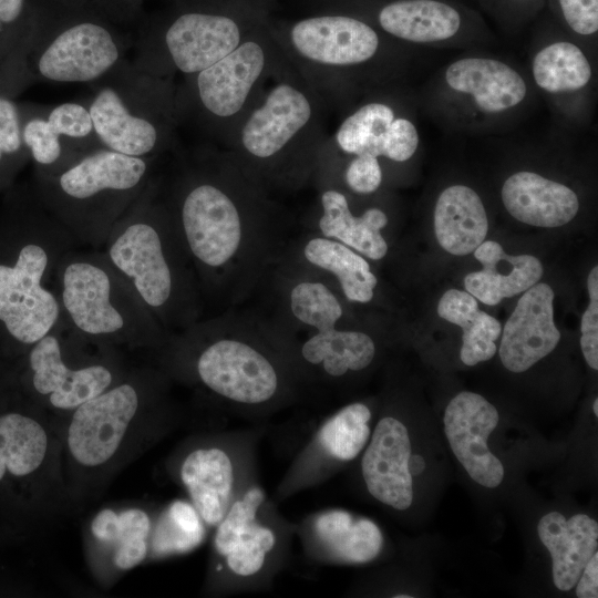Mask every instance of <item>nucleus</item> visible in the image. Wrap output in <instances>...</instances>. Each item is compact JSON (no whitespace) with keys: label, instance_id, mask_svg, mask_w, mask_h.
<instances>
[{"label":"nucleus","instance_id":"12","mask_svg":"<svg viewBox=\"0 0 598 598\" xmlns=\"http://www.w3.org/2000/svg\"><path fill=\"white\" fill-rule=\"evenodd\" d=\"M164 203L187 254L198 265L216 269L234 257L241 240L239 210L208 173L187 172Z\"/></svg>","mask_w":598,"mask_h":598},{"label":"nucleus","instance_id":"2","mask_svg":"<svg viewBox=\"0 0 598 598\" xmlns=\"http://www.w3.org/2000/svg\"><path fill=\"white\" fill-rule=\"evenodd\" d=\"M101 250L163 329L192 318L193 290L183 267L186 249L159 199L158 179L154 177L117 220Z\"/></svg>","mask_w":598,"mask_h":598},{"label":"nucleus","instance_id":"31","mask_svg":"<svg viewBox=\"0 0 598 598\" xmlns=\"http://www.w3.org/2000/svg\"><path fill=\"white\" fill-rule=\"evenodd\" d=\"M321 205L323 215L319 228L326 237L338 239L372 260L386 255L388 244L381 229L386 226L388 216L382 209L372 207L361 216H354L347 197L334 189L321 195Z\"/></svg>","mask_w":598,"mask_h":598},{"label":"nucleus","instance_id":"9","mask_svg":"<svg viewBox=\"0 0 598 598\" xmlns=\"http://www.w3.org/2000/svg\"><path fill=\"white\" fill-rule=\"evenodd\" d=\"M18 483L24 507L48 526L76 514L62 463L61 422L29 399L0 413V487Z\"/></svg>","mask_w":598,"mask_h":598},{"label":"nucleus","instance_id":"25","mask_svg":"<svg viewBox=\"0 0 598 598\" xmlns=\"http://www.w3.org/2000/svg\"><path fill=\"white\" fill-rule=\"evenodd\" d=\"M388 35L419 45L460 42L478 28V17L452 0H393L377 14Z\"/></svg>","mask_w":598,"mask_h":598},{"label":"nucleus","instance_id":"16","mask_svg":"<svg viewBox=\"0 0 598 598\" xmlns=\"http://www.w3.org/2000/svg\"><path fill=\"white\" fill-rule=\"evenodd\" d=\"M155 512L146 503L121 502L100 508L87 519L84 555L101 586H113L125 573L148 561Z\"/></svg>","mask_w":598,"mask_h":598},{"label":"nucleus","instance_id":"22","mask_svg":"<svg viewBox=\"0 0 598 598\" xmlns=\"http://www.w3.org/2000/svg\"><path fill=\"white\" fill-rule=\"evenodd\" d=\"M295 53L305 61L328 68L361 66L381 52L378 31L349 16H321L298 21L290 30Z\"/></svg>","mask_w":598,"mask_h":598},{"label":"nucleus","instance_id":"38","mask_svg":"<svg viewBox=\"0 0 598 598\" xmlns=\"http://www.w3.org/2000/svg\"><path fill=\"white\" fill-rule=\"evenodd\" d=\"M589 305L581 317L580 348L587 364L598 370V267L587 277Z\"/></svg>","mask_w":598,"mask_h":598},{"label":"nucleus","instance_id":"5","mask_svg":"<svg viewBox=\"0 0 598 598\" xmlns=\"http://www.w3.org/2000/svg\"><path fill=\"white\" fill-rule=\"evenodd\" d=\"M80 246L37 194L10 260H0V326L27 350L61 319L54 279L64 254Z\"/></svg>","mask_w":598,"mask_h":598},{"label":"nucleus","instance_id":"15","mask_svg":"<svg viewBox=\"0 0 598 598\" xmlns=\"http://www.w3.org/2000/svg\"><path fill=\"white\" fill-rule=\"evenodd\" d=\"M290 309L299 321L317 330L301 344V361L327 380L362 371L374 360L377 349L370 336L336 328L342 307L324 283L296 285L290 292Z\"/></svg>","mask_w":598,"mask_h":598},{"label":"nucleus","instance_id":"6","mask_svg":"<svg viewBox=\"0 0 598 598\" xmlns=\"http://www.w3.org/2000/svg\"><path fill=\"white\" fill-rule=\"evenodd\" d=\"M293 533L296 525L252 483L214 527L203 592L219 596L269 587L288 559Z\"/></svg>","mask_w":598,"mask_h":598},{"label":"nucleus","instance_id":"36","mask_svg":"<svg viewBox=\"0 0 598 598\" xmlns=\"http://www.w3.org/2000/svg\"><path fill=\"white\" fill-rule=\"evenodd\" d=\"M396 116L395 109L388 102H367L341 122L334 136L337 146L353 156L368 154L386 158L388 136Z\"/></svg>","mask_w":598,"mask_h":598},{"label":"nucleus","instance_id":"11","mask_svg":"<svg viewBox=\"0 0 598 598\" xmlns=\"http://www.w3.org/2000/svg\"><path fill=\"white\" fill-rule=\"evenodd\" d=\"M260 430L204 432L187 436L165 467L187 494L208 528L225 516L234 499L256 481Z\"/></svg>","mask_w":598,"mask_h":598},{"label":"nucleus","instance_id":"8","mask_svg":"<svg viewBox=\"0 0 598 598\" xmlns=\"http://www.w3.org/2000/svg\"><path fill=\"white\" fill-rule=\"evenodd\" d=\"M134 362L115 348L89 340L61 317L27 351V391L59 421L118 382Z\"/></svg>","mask_w":598,"mask_h":598},{"label":"nucleus","instance_id":"26","mask_svg":"<svg viewBox=\"0 0 598 598\" xmlns=\"http://www.w3.org/2000/svg\"><path fill=\"white\" fill-rule=\"evenodd\" d=\"M554 290L537 282L526 291L507 319L498 349L503 365L525 372L558 344L560 332L554 322Z\"/></svg>","mask_w":598,"mask_h":598},{"label":"nucleus","instance_id":"14","mask_svg":"<svg viewBox=\"0 0 598 598\" xmlns=\"http://www.w3.org/2000/svg\"><path fill=\"white\" fill-rule=\"evenodd\" d=\"M268 49L256 40H244L234 51L186 76L177 91V112L194 116L208 132L219 133L241 114L268 66Z\"/></svg>","mask_w":598,"mask_h":598},{"label":"nucleus","instance_id":"34","mask_svg":"<svg viewBox=\"0 0 598 598\" xmlns=\"http://www.w3.org/2000/svg\"><path fill=\"white\" fill-rule=\"evenodd\" d=\"M207 525L188 499H175L156 508L150 539L148 561L196 549L207 537Z\"/></svg>","mask_w":598,"mask_h":598},{"label":"nucleus","instance_id":"3","mask_svg":"<svg viewBox=\"0 0 598 598\" xmlns=\"http://www.w3.org/2000/svg\"><path fill=\"white\" fill-rule=\"evenodd\" d=\"M61 317L79 334L127 354L154 355L164 329L101 249L78 246L61 258L54 279Z\"/></svg>","mask_w":598,"mask_h":598},{"label":"nucleus","instance_id":"41","mask_svg":"<svg viewBox=\"0 0 598 598\" xmlns=\"http://www.w3.org/2000/svg\"><path fill=\"white\" fill-rule=\"evenodd\" d=\"M495 16L514 23L537 12L545 0H484Z\"/></svg>","mask_w":598,"mask_h":598},{"label":"nucleus","instance_id":"27","mask_svg":"<svg viewBox=\"0 0 598 598\" xmlns=\"http://www.w3.org/2000/svg\"><path fill=\"white\" fill-rule=\"evenodd\" d=\"M501 197L512 217L535 227L564 226L579 210V199L574 189L530 171L508 176L503 183Z\"/></svg>","mask_w":598,"mask_h":598},{"label":"nucleus","instance_id":"29","mask_svg":"<svg viewBox=\"0 0 598 598\" xmlns=\"http://www.w3.org/2000/svg\"><path fill=\"white\" fill-rule=\"evenodd\" d=\"M473 254L483 268L467 274L464 287L468 293L488 306L526 291L543 276L542 262L536 257L508 255L494 240H484Z\"/></svg>","mask_w":598,"mask_h":598},{"label":"nucleus","instance_id":"18","mask_svg":"<svg viewBox=\"0 0 598 598\" xmlns=\"http://www.w3.org/2000/svg\"><path fill=\"white\" fill-rule=\"evenodd\" d=\"M439 87L447 106L461 109L463 116L476 122L503 120L519 110L529 95L527 82L516 68L483 55L451 62Z\"/></svg>","mask_w":598,"mask_h":598},{"label":"nucleus","instance_id":"35","mask_svg":"<svg viewBox=\"0 0 598 598\" xmlns=\"http://www.w3.org/2000/svg\"><path fill=\"white\" fill-rule=\"evenodd\" d=\"M306 259L333 274L350 301L365 303L373 298L378 279L369 262L350 247L329 238H312L303 250Z\"/></svg>","mask_w":598,"mask_h":598},{"label":"nucleus","instance_id":"4","mask_svg":"<svg viewBox=\"0 0 598 598\" xmlns=\"http://www.w3.org/2000/svg\"><path fill=\"white\" fill-rule=\"evenodd\" d=\"M155 161L99 147L60 172H37L35 194L81 247L101 249L155 177Z\"/></svg>","mask_w":598,"mask_h":598},{"label":"nucleus","instance_id":"7","mask_svg":"<svg viewBox=\"0 0 598 598\" xmlns=\"http://www.w3.org/2000/svg\"><path fill=\"white\" fill-rule=\"evenodd\" d=\"M91 86L83 102L103 147L150 159L167 150L179 120L172 76L148 73L125 58Z\"/></svg>","mask_w":598,"mask_h":598},{"label":"nucleus","instance_id":"23","mask_svg":"<svg viewBox=\"0 0 598 598\" xmlns=\"http://www.w3.org/2000/svg\"><path fill=\"white\" fill-rule=\"evenodd\" d=\"M496 408L481 394L463 391L445 408L443 423L448 445L477 484L495 488L504 480V466L488 447V437L498 424Z\"/></svg>","mask_w":598,"mask_h":598},{"label":"nucleus","instance_id":"44","mask_svg":"<svg viewBox=\"0 0 598 598\" xmlns=\"http://www.w3.org/2000/svg\"><path fill=\"white\" fill-rule=\"evenodd\" d=\"M592 412L595 414V416H598V399L596 398L594 403H592Z\"/></svg>","mask_w":598,"mask_h":598},{"label":"nucleus","instance_id":"43","mask_svg":"<svg viewBox=\"0 0 598 598\" xmlns=\"http://www.w3.org/2000/svg\"><path fill=\"white\" fill-rule=\"evenodd\" d=\"M24 8V0H0V23L13 24L19 20Z\"/></svg>","mask_w":598,"mask_h":598},{"label":"nucleus","instance_id":"19","mask_svg":"<svg viewBox=\"0 0 598 598\" xmlns=\"http://www.w3.org/2000/svg\"><path fill=\"white\" fill-rule=\"evenodd\" d=\"M316 102L299 83L281 81L265 94L238 127L237 142L251 158L269 161L308 138L317 122Z\"/></svg>","mask_w":598,"mask_h":598},{"label":"nucleus","instance_id":"28","mask_svg":"<svg viewBox=\"0 0 598 598\" xmlns=\"http://www.w3.org/2000/svg\"><path fill=\"white\" fill-rule=\"evenodd\" d=\"M537 534L551 557L553 580L561 591L573 589L598 547V524L586 514L566 518L558 512L545 514Z\"/></svg>","mask_w":598,"mask_h":598},{"label":"nucleus","instance_id":"30","mask_svg":"<svg viewBox=\"0 0 598 598\" xmlns=\"http://www.w3.org/2000/svg\"><path fill=\"white\" fill-rule=\"evenodd\" d=\"M433 225L440 246L455 256L474 252L488 231L487 214L480 195L464 184L447 186L440 193Z\"/></svg>","mask_w":598,"mask_h":598},{"label":"nucleus","instance_id":"33","mask_svg":"<svg viewBox=\"0 0 598 598\" xmlns=\"http://www.w3.org/2000/svg\"><path fill=\"white\" fill-rule=\"evenodd\" d=\"M437 315L463 330L461 361L468 367L487 361L497 350L501 322L478 308L477 299L464 290L448 289L437 303Z\"/></svg>","mask_w":598,"mask_h":598},{"label":"nucleus","instance_id":"10","mask_svg":"<svg viewBox=\"0 0 598 598\" xmlns=\"http://www.w3.org/2000/svg\"><path fill=\"white\" fill-rule=\"evenodd\" d=\"M167 343L155 357L169 377L186 374L212 395L239 409L266 411L281 399L283 378L272 360L241 340Z\"/></svg>","mask_w":598,"mask_h":598},{"label":"nucleus","instance_id":"40","mask_svg":"<svg viewBox=\"0 0 598 598\" xmlns=\"http://www.w3.org/2000/svg\"><path fill=\"white\" fill-rule=\"evenodd\" d=\"M379 158L372 155H354L344 172L348 187L357 194L374 193L382 183Z\"/></svg>","mask_w":598,"mask_h":598},{"label":"nucleus","instance_id":"32","mask_svg":"<svg viewBox=\"0 0 598 598\" xmlns=\"http://www.w3.org/2000/svg\"><path fill=\"white\" fill-rule=\"evenodd\" d=\"M530 70L540 91L561 97L584 92L594 78L586 52L578 43L566 39L543 44L532 58Z\"/></svg>","mask_w":598,"mask_h":598},{"label":"nucleus","instance_id":"13","mask_svg":"<svg viewBox=\"0 0 598 598\" xmlns=\"http://www.w3.org/2000/svg\"><path fill=\"white\" fill-rule=\"evenodd\" d=\"M127 49L103 22L75 20L32 35L27 70L47 82L92 84L124 60Z\"/></svg>","mask_w":598,"mask_h":598},{"label":"nucleus","instance_id":"24","mask_svg":"<svg viewBox=\"0 0 598 598\" xmlns=\"http://www.w3.org/2000/svg\"><path fill=\"white\" fill-rule=\"evenodd\" d=\"M307 556L318 563L361 565L378 558L384 539L371 519L344 509H323L296 525Z\"/></svg>","mask_w":598,"mask_h":598},{"label":"nucleus","instance_id":"42","mask_svg":"<svg viewBox=\"0 0 598 598\" xmlns=\"http://www.w3.org/2000/svg\"><path fill=\"white\" fill-rule=\"evenodd\" d=\"M578 598L598 597V553L596 551L585 565L577 582Z\"/></svg>","mask_w":598,"mask_h":598},{"label":"nucleus","instance_id":"21","mask_svg":"<svg viewBox=\"0 0 598 598\" xmlns=\"http://www.w3.org/2000/svg\"><path fill=\"white\" fill-rule=\"evenodd\" d=\"M412 454L406 424L393 414L381 416L362 452L360 472L369 495L396 512H405L413 504Z\"/></svg>","mask_w":598,"mask_h":598},{"label":"nucleus","instance_id":"37","mask_svg":"<svg viewBox=\"0 0 598 598\" xmlns=\"http://www.w3.org/2000/svg\"><path fill=\"white\" fill-rule=\"evenodd\" d=\"M560 21L578 39L592 40L598 32V0H554Z\"/></svg>","mask_w":598,"mask_h":598},{"label":"nucleus","instance_id":"20","mask_svg":"<svg viewBox=\"0 0 598 598\" xmlns=\"http://www.w3.org/2000/svg\"><path fill=\"white\" fill-rule=\"evenodd\" d=\"M21 131L38 173L60 172L103 147L83 101L38 106L27 118H21Z\"/></svg>","mask_w":598,"mask_h":598},{"label":"nucleus","instance_id":"1","mask_svg":"<svg viewBox=\"0 0 598 598\" xmlns=\"http://www.w3.org/2000/svg\"><path fill=\"white\" fill-rule=\"evenodd\" d=\"M168 378L158 365L134 362L118 382L60 421L63 472L76 513L177 425Z\"/></svg>","mask_w":598,"mask_h":598},{"label":"nucleus","instance_id":"39","mask_svg":"<svg viewBox=\"0 0 598 598\" xmlns=\"http://www.w3.org/2000/svg\"><path fill=\"white\" fill-rule=\"evenodd\" d=\"M30 154L22 140L21 117L17 105L0 95V166L7 158Z\"/></svg>","mask_w":598,"mask_h":598},{"label":"nucleus","instance_id":"17","mask_svg":"<svg viewBox=\"0 0 598 598\" xmlns=\"http://www.w3.org/2000/svg\"><path fill=\"white\" fill-rule=\"evenodd\" d=\"M371 409L362 402L347 404L327 416L297 452L277 488L283 499L313 487L354 461L364 451L371 432Z\"/></svg>","mask_w":598,"mask_h":598}]
</instances>
